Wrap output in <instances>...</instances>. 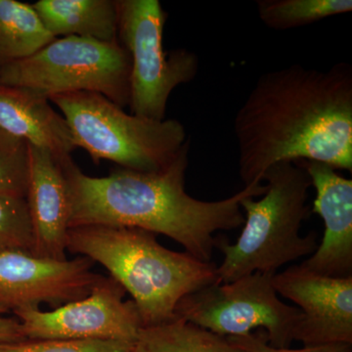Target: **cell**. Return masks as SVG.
I'll return each instance as SVG.
<instances>
[{
    "label": "cell",
    "mask_w": 352,
    "mask_h": 352,
    "mask_svg": "<svg viewBox=\"0 0 352 352\" xmlns=\"http://www.w3.org/2000/svg\"><path fill=\"white\" fill-rule=\"evenodd\" d=\"M239 175L261 184L280 162H320L352 171V67L291 65L259 76L234 120Z\"/></svg>",
    "instance_id": "1"
},
{
    "label": "cell",
    "mask_w": 352,
    "mask_h": 352,
    "mask_svg": "<svg viewBox=\"0 0 352 352\" xmlns=\"http://www.w3.org/2000/svg\"><path fill=\"white\" fill-rule=\"evenodd\" d=\"M187 139L175 160L155 173L118 168L107 176L85 175L73 159L61 162L69 198V229L106 226L163 234L191 256L210 263L217 231L243 226L241 201L263 196L266 185L252 184L224 200L193 198L185 190L189 164Z\"/></svg>",
    "instance_id": "2"
},
{
    "label": "cell",
    "mask_w": 352,
    "mask_h": 352,
    "mask_svg": "<svg viewBox=\"0 0 352 352\" xmlns=\"http://www.w3.org/2000/svg\"><path fill=\"white\" fill-rule=\"evenodd\" d=\"M67 251L100 263L132 296L143 327L176 318L185 296L219 284L217 266L170 251L154 233L131 227L78 226L67 233Z\"/></svg>",
    "instance_id": "3"
},
{
    "label": "cell",
    "mask_w": 352,
    "mask_h": 352,
    "mask_svg": "<svg viewBox=\"0 0 352 352\" xmlns=\"http://www.w3.org/2000/svg\"><path fill=\"white\" fill-rule=\"evenodd\" d=\"M266 191L261 200L247 197L244 228L235 244L226 235L215 237L214 248L224 254L217 266L219 284L231 283L254 272L272 273L287 263L312 254L318 248L317 233L300 235L310 217L307 206L311 179L300 161L280 162L264 173Z\"/></svg>",
    "instance_id": "4"
},
{
    "label": "cell",
    "mask_w": 352,
    "mask_h": 352,
    "mask_svg": "<svg viewBox=\"0 0 352 352\" xmlns=\"http://www.w3.org/2000/svg\"><path fill=\"white\" fill-rule=\"evenodd\" d=\"M73 134L76 148L88 153L94 164L113 162L126 170L155 173L175 160L187 141L177 120H155L124 112L96 92L53 95Z\"/></svg>",
    "instance_id": "5"
},
{
    "label": "cell",
    "mask_w": 352,
    "mask_h": 352,
    "mask_svg": "<svg viewBox=\"0 0 352 352\" xmlns=\"http://www.w3.org/2000/svg\"><path fill=\"white\" fill-rule=\"evenodd\" d=\"M131 62L118 43L66 36L0 69V83L44 96L96 92L124 109L129 104Z\"/></svg>",
    "instance_id": "6"
},
{
    "label": "cell",
    "mask_w": 352,
    "mask_h": 352,
    "mask_svg": "<svg viewBox=\"0 0 352 352\" xmlns=\"http://www.w3.org/2000/svg\"><path fill=\"white\" fill-rule=\"evenodd\" d=\"M118 39L131 57L132 115L166 120L170 94L191 82L200 68L195 53L178 48L166 52L164 30L168 13L159 0H117Z\"/></svg>",
    "instance_id": "7"
},
{
    "label": "cell",
    "mask_w": 352,
    "mask_h": 352,
    "mask_svg": "<svg viewBox=\"0 0 352 352\" xmlns=\"http://www.w3.org/2000/svg\"><path fill=\"white\" fill-rule=\"evenodd\" d=\"M273 276L254 272L231 283L210 285L183 298L175 316L226 338L264 328L271 346L288 349L303 314L279 300Z\"/></svg>",
    "instance_id": "8"
},
{
    "label": "cell",
    "mask_w": 352,
    "mask_h": 352,
    "mask_svg": "<svg viewBox=\"0 0 352 352\" xmlns=\"http://www.w3.org/2000/svg\"><path fill=\"white\" fill-rule=\"evenodd\" d=\"M126 292L112 277L102 276L89 295L41 311H16L25 340H99L134 344L143 328L138 308L124 300Z\"/></svg>",
    "instance_id": "9"
},
{
    "label": "cell",
    "mask_w": 352,
    "mask_h": 352,
    "mask_svg": "<svg viewBox=\"0 0 352 352\" xmlns=\"http://www.w3.org/2000/svg\"><path fill=\"white\" fill-rule=\"evenodd\" d=\"M94 261L38 258L31 252L0 254V314L43 303L52 309L89 295L102 275L92 271Z\"/></svg>",
    "instance_id": "10"
},
{
    "label": "cell",
    "mask_w": 352,
    "mask_h": 352,
    "mask_svg": "<svg viewBox=\"0 0 352 352\" xmlns=\"http://www.w3.org/2000/svg\"><path fill=\"white\" fill-rule=\"evenodd\" d=\"M273 286L303 317L294 340L305 346L352 344V277L333 278L293 265L275 273Z\"/></svg>",
    "instance_id": "11"
},
{
    "label": "cell",
    "mask_w": 352,
    "mask_h": 352,
    "mask_svg": "<svg viewBox=\"0 0 352 352\" xmlns=\"http://www.w3.org/2000/svg\"><path fill=\"white\" fill-rule=\"evenodd\" d=\"M300 162L316 191L312 212L325 226L321 244L300 266L323 276L352 277V180L327 164Z\"/></svg>",
    "instance_id": "12"
},
{
    "label": "cell",
    "mask_w": 352,
    "mask_h": 352,
    "mask_svg": "<svg viewBox=\"0 0 352 352\" xmlns=\"http://www.w3.org/2000/svg\"><path fill=\"white\" fill-rule=\"evenodd\" d=\"M27 200L32 228V254L65 261L69 198L61 162L43 148L29 144Z\"/></svg>",
    "instance_id": "13"
},
{
    "label": "cell",
    "mask_w": 352,
    "mask_h": 352,
    "mask_svg": "<svg viewBox=\"0 0 352 352\" xmlns=\"http://www.w3.org/2000/svg\"><path fill=\"white\" fill-rule=\"evenodd\" d=\"M0 127L28 144L48 150L60 162L76 149L63 116L48 97L29 88L0 83Z\"/></svg>",
    "instance_id": "14"
},
{
    "label": "cell",
    "mask_w": 352,
    "mask_h": 352,
    "mask_svg": "<svg viewBox=\"0 0 352 352\" xmlns=\"http://www.w3.org/2000/svg\"><path fill=\"white\" fill-rule=\"evenodd\" d=\"M32 6L53 38L119 41L117 0H38Z\"/></svg>",
    "instance_id": "15"
},
{
    "label": "cell",
    "mask_w": 352,
    "mask_h": 352,
    "mask_svg": "<svg viewBox=\"0 0 352 352\" xmlns=\"http://www.w3.org/2000/svg\"><path fill=\"white\" fill-rule=\"evenodd\" d=\"M54 38L32 4L0 0V69L32 56Z\"/></svg>",
    "instance_id": "16"
},
{
    "label": "cell",
    "mask_w": 352,
    "mask_h": 352,
    "mask_svg": "<svg viewBox=\"0 0 352 352\" xmlns=\"http://www.w3.org/2000/svg\"><path fill=\"white\" fill-rule=\"evenodd\" d=\"M131 352H245L228 338L221 337L176 318L168 323L143 327Z\"/></svg>",
    "instance_id": "17"
},
{
    "label": "cell",
    "mask_w": 352,
    "mask_h": 352,
    "mask_svg": "<svg viewBox=\"0 0 352 352\" xmlns=\"http://www.w3.org/2000/svg\"><path fill=\"white\" fill-rule=\"evenodd\" d=\"M258 17L274 31H288L352 11L351 0H258Z\"/></svg>",
    "instance_id": "18"
},
{
    "label": "cell",
    "mask_w": 352,
    "mask_h": 352,
    "mask_svg": "<svg viewBox=\"0 0 352 352\" xmlns=\"http://www.w3.org/2000/svg\"><path fill=\"white\" fill-rule=\"evenodd\" d=\"M29 144L0 127V196L25 199Z\"/></svg>",
    "instance_id": "19"
},
{
    "label": "cell",
    "mask_w": 352,
    "mask_h": 352,
    "mask_svg": "<svg viewBox=\"0 0 352 352\" xmlns=\"http://www.w3.org/2000/svg\"><path fill=\"white\" fill-rule=\"evenodd\" d=\"M32 228L25 199L0 196V254L31 252Z\"/></svg>",
    "instance_id": "20"
},
{
    "label": "cell",
    "mask_w": 352,
    "mask_h": 352,
    "mask_svg": "<svg viewBox=\"0 0 352 352\" xmlns=\"http://www.w3.org/2000/svg\"><path fill=\"white\" fill-rule=\"evenodd\" d=\"M132 344L99 340H24L0 344V352H131Z\"/></svg>",
    "instance_id": "21"
},
{
    "label": "cell",
    "mask_w": 352,
    "mask_h": 352,
    "mask_svg": "<svg viewBox=\"0 0 352 352\" xmlns=\"http://www.w3.org/2000/svg\"><path fill=\"white\" fill-rule=\"evenodd\" d=\"M229 340L245 352H351V344H336L326 346H305L300 349H276L268 344L265 331L263 333H248Z\"/></svg>",
    "instance_id": "22"
},
{
    "label": "cell",
    "mask_w": 352,
    "mask_h": 352,
    "mask_svg": "<svg viewBox=\"0 0 352 352\" xmlns=\"http://www.w3.org/2000/svg\"><path fill=\"white\" fill-rule=\"evenodd\" d=\"M25 340L22 325L17 318H4L0 316V344L21 342Z\"/></svg>",
    "instance_id": "23"
}]
</instances>
